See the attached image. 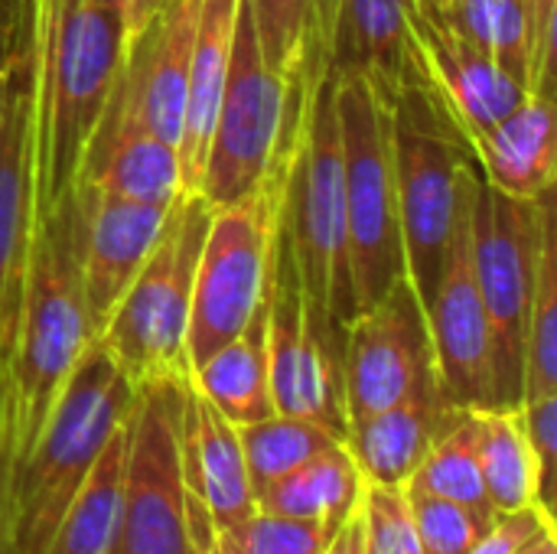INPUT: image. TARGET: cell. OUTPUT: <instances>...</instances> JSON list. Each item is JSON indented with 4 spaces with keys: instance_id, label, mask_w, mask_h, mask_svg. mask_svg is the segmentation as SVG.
I'll return each instance as SVG.
<instances>
[{
    "instance_id": "4fadbf2b",
    "label": "cell",
    "mask_w": 557,
    "mask_h": 554,
    "mask_svg": "<svg viewBox=\"0 0 557 554\" xmlns=\"http://www.w3.org/2000/svg\"><path fill=\"white\" fill-rule=\"evenodd\" d=\"M408 29L414 65L457 124V131L473 144L503 118H509L532 88H525L506 65L460 39L428 0L408 3Z\"/></svg>"
},
{
    "instance_id": "8992f818",
    "label": "cell",
    "mask_w": 557,
    "mask_h": 554,
    "mask_svg": "<svg viewBox=\"0 0 557 554\" xmlns=\"http://www.w3.org/2000/svg\"><path fill=\"white\" fill-rule=\"evenodd\" d=\"M209 219L212 206L199 193L173 199L153 251L98 336L134 389L160 379H189L193 372L186 333Z\"/></svg>"
},
{
    "instance_id": "74e56055",
    "label": "cell",
    "mask_w": 557,
    "mask_h": 554,
    "mask_svg": "<svg viewBox=\"0 0 557 554\" xmlns=\"http://www.w3.org/2000/svg\"><path fill=\"white\" fill-rule=\"evenodd\" d=\"M323 554H366V522H362V503L359 509L336 529V535L326 542Z\"/></svg>"
},
{
    "instance_id": "44dd1931",
    "label": "cell",
    "mask_w": 557,
    "mask_h": 554,
    "mask_svg": "<svg viewBox=\"0 0 557 554\" xmlns=\"http://www.w3.org/2000/svg\"><path fill=\"white\" fill-rule=\"evenodd\" d=\"M189 379L235 428L277 415L268 372V291L245 330L193 366Z\"/></svg>"
},
{
    "instance_id": "d4e9b609",
    "label": "cell",
    "mask_w": 557,
    "mask_h": 554,
    "mask_svg": "<svg viewBox=\"0 0 557 554\" xmlns=\"http://www.w3.org/2000/svg\"><path fill=\"white\" fill-rule=\"evenodd\" d=\"M264 59L287 78L294 69L326 72L336 0H248Z\"/></svg>"
},
{
    "instance_id": "7402d4cb",
    "label": "cell",
    "mask_w": 557,
    "mask_h": 554,
    "mask_svg": "<svg viewBox=\"0 0 557 554\" xmlns=\"http://www.w3.org/2000/svg\"><path fill=\"white\" fill-rule=\"evenodd\" d=\"M366 480L346 444H333L330 451L310 457L297 470L268 483L255 493V506L271 516L287 519H317L330 535L359 509Z\"/></svg>"
},
{
    "instance_id": "1f68e13d",
    "label": "cell",
    "mask_w": 557,
    "mask_h": 554,
    "mask_svg": "<svg viewBox=\"0 0 557 554\" xmlns=\"http://www.w3.org/2000/svg\"><path fill=\"white\" fill-rule=\"evenodd\" d=\"M362 522H366V554H421L405 490L366 483Z\"/></svg>"
},
{
    "instance_id": "5bb4252c",
    "label": "cell",
    "mask_w": 557,
    "mask_h": 554,
    "mask_svg": "<svg viewBox=\"0 0 557 554\" xmlns=\"http://www.w3.org/2000/svg\"><path fill=\"white\" fill-rule=\"evenodd\" d=\"M180 470L199 554L215 529L245 522L258 513L238 428L193 385V379L183 385Z\"/></svg>"
},
{
    "instance_id": "8d00e7d4",
    "label": "cell",
    "mask_w": 557,
    "mask_h": 554,
    "mask_svg": "<svg viewBox=\"0 0 557 554\" xmlns=\"http://www.w3.org/2000/svg\"><path fill=\"white\" fill-rule=\"evenodd\" d=\"M29 20V0H0V72L16 59Z\"/></svg>"
},
{
    "instance_id": "f35d334b",
    "label": "cell",
    "mask_w": 557,
    "mask_h": 554,
    "mask_svg": "<svg viewBox=\"0 0 557 554\" xmlns=\"http://www.w3.org/2000/svg\"><path fill=\"white\" fill-rule=\"evenodd\" d=\"M519 554H557V532H548V535H542L539 542H532L529 549H522Z\"/></svg>"
},
{
    "instance_id": "277c9868",
    "label": "cell",
    "mask_w": 557,
    "mask_h": 554,
    "mask_svg": "<svg viewBox=\"0 0 557 554\" xmlns=\"http://www.w3.org/2000/svg\"><path fill=\"white\" fill-rule=\"evenodd\" d=\"M281 229L287 232L297 261L310 327L320 333H343L356 317V300L349 278L343 140L336 95L326 75L310 85L300 111L281 199Z\"/></svg>"
},
{
    "instance_id": "7a4b0ae2",
    "label": "cell",
    "mask_w": 557,
    "mask_h": 554,
    "mask_svg": "<svg viewBox=\"0 0 557 554\" xmlns=\"http://www.w3.org/2000/svg\"><path fill=\"white\" fill-rule=\"evenodd\" d=\"M82 209L72 193L49 219L33 222L23 297L13 330L10 369H7V421L13 447V477L36 447L46 418L72 376L78 356L91 340L82 274Z\"/></svg>"
},
{
    "instance_id": "d6986e66",
    "label": "cell",
    "mask_w": 557,
    "mask_h": 554,
    "mask_svg": "<svg viewBox=\"0 0 557 554\" xmlns=\"http://www.w3.org/2000/svg\"><path fill=\"white\" fill-rule=\"evenodd\" d=\"M238 3L242 0H199L196 39H193V56H189L183 134H180V167H183L186 193H199V180L206 170L212 124L219 114V101H222L228 62H232Z\"/></svg>"
},
{
    "instance_id": "83f0119b",
    "label": "cell",
    "mask_w": 557,
    "mask_h": 554,
    "mask_svg": "<svg viewBox=\"0 0 557 554\" xmlns=\"http://www.w3.org/2000/svg\"><path fill=\"white\" fill-rule=\"evenodd\" d=\"M238 441H242V454H245V467H248L255 493L281 480L284 473L297 470L310 457L330 451L333 444H343L326 428L307 418H290V415H271L264 421L242 424Z\"/></svg>"
},
{
    "instance_id": "f1b7e54d",
    "label": "cell",
    "mask_w": 557,
    "mask_h": 554,
    "mask_svg": "<svg viewBox=\"0 0 557 554\" xmlns=\"http://www.w3.org/2000/svg\"><path fill=\"white\" fill-rule=\"evenodd\" d=\"M557 392V232L555 212L545 222L535 294L525 333V398Z\"/></svg>"
},
{
    "instance_id": "484cf974",
    "label": "cell",
    "mask_w": 557,
    "mask_h": 554,
    "mask_svg": "<svg viewBox=\"0 0 557 554\" xmlns=\"http://www.w3.org/2000/svg\"><path fill=\"white\" fill-rule=\"evenodd\" d=\"M467 42L506 65L532 88V10L529 0H428Z\"/></svg>"
},
{
    "instance_id": "ac0fdd59",
    "label": "cell",
    "mask_w": 557,
    "mask_h": 554,
    "mask_svg": "<svg viewBox=\"0 0 557 554\" xmlns=\"http://www.w3.org/2000/svg\"><path fill=\"white\" fill-rule=\"evenodd\" d=\"M480 176L516 199H542L555 189L557 124L552 85L532 88L525 101L470 144Z\"/></svg>"
},
{
    "instance_id": "603a6c76",
    "label": "cell",
    "mask_w": 557,
    "mask_h": 554,
    "mask_svg": "<svg viewBox=\"0 0 557 554\" xmlns=\"http://www.w3.org/2000/svg\"><path fill=\"white\" fill-rule=\"evenodd\" d=\"M127 438H131V418L114 431V438L101 451L98 464L72 496L42 554H108L121 516Z\"/></svg>"
},
{
    "instance_id": "4316f807",
    "label": "cell",
    "mask_w": 557,
    "mask_h": 554,
    "mask_svg": "<svg viewBox=\"0 0 557 554\" xmlns=\"http://www.w3.org/2000/svg\"><path fill=\"white\" fill-rule=\"evenodd\" d=\"M411 493H431L441 500L467 503L480 513H490L483 470H480V444H476V418L473 411H460V418L437 438L424 464L401 487Z\"/></svg>"
},
{
    "instance_id": "5b68a950",
    "label": "cell",
    "mask_w": 557,
    "mask_h": 554,
    "mask_svg": "<svg viewBox=\"0 0 557 554\" xmlns=\"http://www.w3.org/2000/svg\"><path fill=\"white\" fill-rule=\"evenodd\" d=\"M385 108L405 238V271L414 294L428 307L460 212L463 176L476 160L467 137L457 131L418 69Z\"/></svg>"
},
{
    "instance_id": "d590c367",
    "label": "cell",
    "mask_w": 557,
    "mask_h": 554,
    "mask_svg": "<svg viewBox=\"0 0 557 554\" xmlns=\"http://www.w3.org/2000/svg\"><path fill=\"white\" fill-rule=\"evenodd\" d=\"M10 490H13V447H10V421H7V369H0V554H13Z\"/></svg>"
},
{
    "instance_id": "e575fe53",
    "label": "cell",
    "mask_w": 557,
    "mask_h": 554,
    "mask_svg": "<svg viewBox=\"0 0 557 554\" xmlns=\"http://www.w3.org/2000/svg\"><path fill=\"white\" fill-rule=\"evenodd\" d=\"M532 10V88L552 85L555 75L557 0H529Z\"/></svg>"
},
{
    "instance_id": "8fae6325",
    "label": "cell",
    "mask_w": 557,
    "mask_h": 554,
    "mask_svg": "<svg viewBox=\"0 0 557 554\" xmlns=\"http://www.w3.org/2000/svg\"><path fill=\"white\" fill-rule=\"evenodd\" d=\"M434 382L437 366L428 313L411 281L401 278L382 300L346 323V421L356 424Z\"/></svg>"
},
{
    "instance_id": "52a82bcc",
    "label": "cell",
    "mask_w": 557,
    "mask_h": 554,
    "mask_svg": "<svg viewBox=\"0 0 557 554\" xmlns=\"http://www.w3.org/2000/svg\"><path fill=\"white\" fill-rule=\"evenodd\" d=\"M552 193L516 199L476 176L470 199V258L493 340L496 408H519L525 395V333L539 278Z\"/></svg>"
},
{
    "instance_id": "9a60e30c",
    "label": "cell",
    "mask_w": 557,
    "mask_h": 554,
    "mask_svg": "<svg viewBox=\"0 0 557 554\" xmlns=\"http://www.w3.org/2000/svg\"><path fill=\"white\" fill-rule=\"evenodd\" d=\"M82 209V300L91 333L101 336L114 307L140 274L147 255L153 251L170 206L134 202L117 196H101L85 186L75 189Z\"/></svg>"
},
{
    "instance_id": "ffe728a7",
    "label": "cell",
    "mask_w": 557,
    "mask_h": 554,
    "mask_svg": "<svg viewBox=\"0 0 557 554\" xmlns=\"http://www.w3.org/2000/svg\"><path fill=\"white\" fill-rule=\"evenodd\" d=\"M85 186L101 196L170 206L183 189L180 150L150 131H114L95 134L75 189Z\"/></svg>"
},
{
    "instance_id": "2e32d148",
    "label": "cell",
    "mask_w": 557,
    "mask_h": 554,
    "mask_svg": "<svg viewBox=\"0 0 557 554\" xmlns=\"http://www.w3.org/2000/svg\"><path fill=\"white\" fill-rule=\"evenodd\" d=\"M457 418L460 408H454L434 382L398 405L349 424L346 447L366 483L401 490Z\"/></svg>"
},
{
    "instance_id": "9c48e42d",
    "label": "cell",
    "mask_w": 557,
    "mask_h": 554,
    "mask_svg": "<svg viewBox=\"0 0 557 554\" xmlns=\"http://www.w3.org/2000/svg\"><path fill=\"white\" fill-rule=\"evenodd\" d=\"M189 379L137 389L124 460L121 516L108 554H199L180 470V408Z\"/></svg>"
},
{
    "instance_id": "7c38bea8",
    "label": "cell",
    "mask_w": 557,
    "mask_h": 554,
    "mask_svg": "<svg viewBox=\"0 0 557 554\" xmlns=\"http://www.w3.org/2000/svg\"><path fill=\"white\" fill-rule=\"evenodd\" d=\"M476 176L480 167L473 163L463 176V196H460L454 235L444 251V264L431 291V300L424 307L431 346H434L437 385L444 398L460 411L496 408L490 320L470 258V199H473Z\"/></svg>"
},
{
    "instance_id": "6da1fadb",
    "label": "cell",
    "mask_w": 557,
    "mask_h": 554,
    "mask_svg": "<svg viewBox=\"0 0 557 554\" xmlns=\"http://www.w3.org/2000/svg\"><path fill=\"white\" fill-rule=\"evenodd\" d=\"M33 222L72 193L85 150L114 91L127 29L108 0H29Z\"/></svg>"
},
{
    "instance_id": "30bf717a",
    "label": "cell",
    "mask_w": 557,
    "mask_h": 554,
    "mask_svg": "<svg viewBox=\"0 0 557 554\" xmlns=\"http://www.w3.org/2000/svg\"><path fill=\"white\" fill-rule=\"evenodd\" d=\"M284 121L287 78L264 59L251 7L248 0H242L228 78L212 124L206 170L199 180V196L212 209L248 196L264 180L277 153Z\"/></svg>"
},
{
    "instance_id": "cb8c5ba5",
    "label": "cell",
    "mask_w": 557,
    "mask_h": 554,
    "mask_svg": "<svg viewBox=\"0 0 557 554\" xmlns=\"http://www.w3.org/2000/svg\"><path fill=\"white\" fill-rule=\"evenodd\" d=\"M480 470L486 487V503L493 516H509L525 506H539L535 460L522 424V408H486L473 411Z\"/></svg>"
},
{
    "instance_id": "3957f363",
    "label": "cell",
    "mask_w": 557,
    "mask_h": 554,
    "mask_svg": "<svg viewBox=\"0 0 557 554\" xmlns=\"http://www.w3.org/2000/svg\"><path fill=\"white\" fill-rule=\"evenodd\" d=\"M137 389L101 340H91L65 379L46 428L13 477L10 549L42 554L72 496L98 464L114 431L131 418Z\"/></svg>"
},
{
    "instance_id": "e0dca14e",
    "label": "cell",
    "mask_w": 557,
    "mask_h": 554,
    "mask_svg": "<svg viewBox=\"0 0 557 554\" xmlns=\"http://www.w3.org/2000/svg\"><path fill=\"white\" fill-rule=\"evenodd\" d=\"M411 0H336L326 78H366L388 104L418 69L408 29Z\"/></svg>"
},
{
    "instance_id": "f546056e",
    "label": "cell",
    "mask_w": 557,
    "mask_h": 554,
    "mask_svg": "<svg viewBox=\"0 0 557 554\" xmlns=\"http://www.w3.org/2000/svg\"><path fill=\"white\" fill-rule=\"evenodd\" d=\"M333 535L317 519H287L255 513L245 522L215 529L202 554H323Z\"/></svg>"
},
{
    "instance_id": "836d02e7",
    "label": "cell",
    "mask_w": 557,
    "mask_h": 554,
    "mask_svg": "<svg viewBox=\"0 0 557 554\" xmlns=\"http://www.w3.org/2000/svg\"><path fill=\"white\" fill-rule=\"evenodd\" d=\"M548 532H557L555 516L545 513L542 506H525L509 516H499L493 529L467 554H519Z\"/></svg>"
},
{
    "instance_id": "d6a6232c",
    "label": "cell",
    "mask_w": 557,
    "mask_h": 554,
    "mask_svg": "<svg viewBox=\"0 0 557 554\" xmlns=\"http://www.w3.org/2000/svg\"><path fill=\"white\" fill-rule=\"evenodd\" d=\"M522 424L535 460V480H539V506L555 516L557 493V392L552 395H532L522 405Z\"/></svg>"
},
{
    "instance_id": "4dcf8cb0",
    "label": "cell",
    "mask_w": 557,
    "mask_h": 554,
    "mask_svg": "<svg viewBox=\"0 0 557 554\" xmlns=\"http://www.w3.org/2000/svg\"><path fill=\"white\" fill-rule=\"evenodd\" d=\"M405 500L421 554H467L496 522V516L490 513L431 493L405 490Z\"/></svg>"
},
{
    "instance_id": "ab89813d",
    "label": "cell",
    "mask_w": 557,
    "mask_h": 554,
    "mask_svg": "<svg viewBox=\"0 0 557 554\" xmlns=\"http://www.w3.org/2000/svg\"><path fill=\"white\" fill-rule=\"evenodd\" d=\"M20 56V52H16ZM13 65V62H10ZM7 85H10V69L0 72V121H3V108H7Z\"/></svg>"
},
{
    "instance_id": "ba28073f",
    "label": "cell",
    "mask_w": 557,
    "mask_h": 554,
    "mask_svg": "<svg viewBox=\"0 0 557 554\" xmlns=\"http://www.w3.org/2000/svg\"><path fill=\"white\" fill-rule=\"evenodd\" d=\"M333 95L343 140L349 278L359 313L382 300L401 278H408L405 238L398 216L388 108L359 75L333 82Z\"/></svg>"
}]
</instances>
